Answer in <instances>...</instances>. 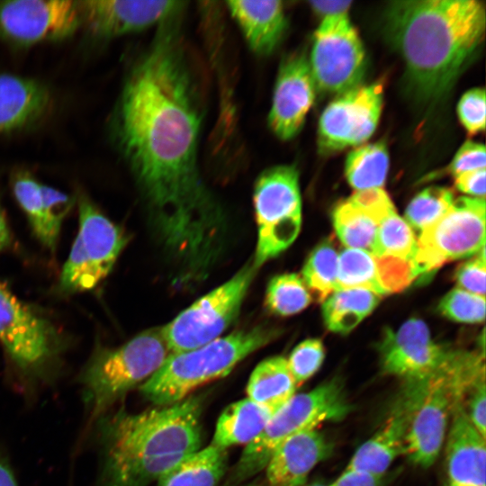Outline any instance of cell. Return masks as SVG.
<instances>
[{"instance_id":"cell-1","label":"cell","mask_w":486,"mask_h":486,"mask_svg":"<svg viewBox=\"0 0 486 486\" xmlns=\"http://www.w3.org/2000/svg\"><path fill=\"white\" fill-rule=\"evenodd\" d=\"M179 14L158 25L127 73L112 135L162 243L191 272H199L218 256L225 221L198 167L203 109Z\"/></svg>"},{"instance_id":"cell-2","label":"cell","mask_w":486,"mask_h":486,"mask_svg":"<svg viewBox=\"0 0 486 486\" xmlns=\"http://www.w3.org/2000/svg\"><path fill=\"white\" fill-rule=\"evenodd\" d=\"M485 7L476 0L394 1L384 30L403 58L409 85L419 101L442 98L484 39Z\"/></svg>"},{"instance_id":"cell-3","label":"cell","mask_w":486,"mask_h":486,"mask_svg":"<svg viewBox=\"0 0 486 486\" xmlns=\"http://www.w3.org/2000/svg\"><path fill=\"white\" fill-rule=\"evenodd\" d=\"M202 400L178 402L141 412L106 413L94 429L100 466L96 486H148L201 449Z\"/></svg>"},{"instance_id":"cell-4","label":"cell","mask_w":486,"mask_h":486,"mask_svg":"<svg viewBox=\"0 0 486 486\" xmlns=\"http://www.w3.org/2000/svg\"><path fill=\"white\" fill-rule=\"evenodd\" d=\"M277 335V329L260 325L220 337L189 351L170 354L140 386V392L155 406L178 402L202 385L228 375L238 363Z\"/></svg>"},{"instance_id":"cell-5","label":"cell","mask_w":486,"mask_h":486,"mask_svg":"<svg viewBox=\"0 0 486 486\" xmlns=\"http://www.w3.org/2000/svg\"><path fill=\"white\" fill-rule=\"evenodd\" d=\"M169 355L162 328L147 329L118 347L96 346L77 377L87 428L131 389L148 380Z\"/></svg>"},{"instance_id":"cell-6","label":"cell","mask_w":486,"mask_h":486,"mask_svg":"<svg viewBox=\"0 0 486 486\" xmlns=\"http://www.w3.org/2000/svg\"><path fill=\"white\" fill-rule=\"evenodd\" d=\"M0 342L23 392L52 382L66 340L58 328L0 281Z\"/></svg>"},{"instance_id":"cell-7","label":"cell","mask_w":486,"mask_h":486,"mask_svg":"<svg viewBox=\"0 0 486 486\" xmlns=\"http://www.w3.org/2000/svg\"><path fill=\"white\" fill-rule=\"evenodd\" d=\"M483 359L480 354L456 350L443 368L428 377L403 452L411 463L427 468L437 459L455 404L485 377Z\"/></svg>"},{"instance_id":"cell-8","label":"cell","mask_w":486,"mask_h":486,"mask_svg":"<svg viewBox=\"0 0 486 486\" xmlns=\"http://www.w3.org/2000/svg\"><path fill=\"white\" fill-rule=\"evenodd\" d=\"M350 410L351 404L338 378L294 394L273 414L258 436L246 445L222 486H239L265 470L276 447L292 435L318 428L324 422L342 420Z\"/></svg>"},{"instance_id":"cell-9","label":"cell","mask_w":486,"mask_h":486,"mask_svg":"<svg viewBox=\"0 0 486 486\" xmlns=\"http://www.w3.org/2000/svg\"><path fill=\"white\" fill-rule=\"evenodd\" d=\"M253 202L257 242L253 266L257 269L289 248L302 225L299 172L295 166H274L256 178Z\"/></svg>"},{"instance_id":"cell-10","label":"cell","mask_w":486,"mask_h":486,"mask_svg":"<svg viewBox=\"0 0 486 486\" xmlns=\"http://www.w3.org/2000/svg\"><path fill=\"white\" fill-rule=\"evenodd\" d=\"M256 270L252 263L243 266L162 327L170 354L189 351L220 338L238 317Z\"/></svg>"},{"instance_id":"cell-11","label":"cell","mask_w":486,"mask_h":486,"mask_svg":"<svg viewBox=\"0 0 486 486\" xmlns=\"http://www.w3.org/2000/svg\"><path fill=\"white\" fill-rule=\"evenodd\" d=\"M485 198L461 196L433 225L419 232L411 260L416 277L485 248Z\"/></svg>"},{"instance_id":"cell-12","label":"cell","mask_w":486,"mask_h":486,"mask_svg":"<svg viewBox=\"0 0 486 486\" xmlns=\"http://www.w3.org/2000/svg\"><path fill=\"white\" fill-rule=\"evenodd\" d=\"M309 64L317 92L339 95L361 85L366 56L348 14L322 18Z\"/></svg>"},{"instance_id":"cell-13","label":"cell","mask_w":486,"mask_h":486,"mask_svg":"<svg viewBox=\"0 0 486 486\" xmlns=\"http://www.w3.org/2000/svg\"><path fill=\"white\" fill-rule=\"evenodd\" d=\"M383 87L376 82L339 94L322 112L318 146L328 155L365 142L374 132L382 109Z\"/></svg>"},{"instance_id":"cell-14","label":"cell","mask_w":486,"mask_h":486,"mask_svg":"<svg viewBox=\"0 0 486 486\" xmlns=\"http://www.w3.org/2000/svg\"><path fill=\"white\" fill-rule=\"evenodd\" d=\"M81 22L79 2L76 1L0 2V38L18 46L65 39Z\"/></svg>"},{"instance_id":"cell-15","label":"cell","mask_w":486,"mask_h":486,"mask_svg":"<svg viewBox=\"0 0 486 486\" xmlns=\"http://www.w3.org/2000/svg\"><path fill=\"white\" fill-rule=\"evenodd\" d=\"M378 351L383 373L404 381L431 376L456 352L434 341L425 322L418 319L407 320L396 330L386 329Z\"/></svg>"},{"instance_id":"cell-16","label":"cell","mask_w":486,"mask_h":486,"mask_svg":"<svg viewBox=\"0 0 486 486\" xmlns=\"http://www.w3.org/2000/svg\"><path fill=\"white\" fill-rule=\"evenodd\" d=\"M427 378L405 380L385 420L354 454L346 469L383 475L403 454L415 410L425 391Z\"/></svg>"},{"instance_id":"cell-17","label":"cell","mask_w":486,"mask_h":486,"mask_svg":"<svg viewBox=\"0 0 486 486\" xmlns=\"http://www.w3.org/2000/svg\"><path fill=\"white\" fill-rule=\"evenodd\" d=\"M317 94L309 59L295 52L285 57L275 80L268 124L282 140L294 138L303 126Z\"/></svg>"},{"instance_id":"cell-18","label":"cell","mask_w":486,"mask_h":486,"mask_svg":"<svg viewBox=\"0 0 486 486\" xmlns=\"http://www.w3.org/2000/svg\"><path fill=\"white\" fill-rule=\"evenodd\" d=\"M182 1H79L82 22L90 32L103 39L141 32L180 14Z\"/></svg>"},{"instance_id":"cell-19","label":"cell","mask_w":486,"mask_h":486,"mask_svg":"<svg viewBox=\"0 0 486 486\" xmlns=\"http://www.w3.org/2000/svg\"><path fill=\"white\" fill-rule=\"evenodd\" d=\"M333 451L318 428L298 432L284 440L265 467L267 486H303L308 475Z\"/></svg>"},{"instance_id":"cell-20","label":"cell","mask_w":486,"mask_h":486,"mask_svg":"<svg viewBox=\"0 0 486 486\" xmlns=\"http://www.w3.org/2000/svg\"><path fill=\"white\" fill-rule=\"evenodd\" d=\"M486 438L472 424L463 400L452 412L446 447L449 483L485 486Z\"/></svg>"},{"instance_id":"cell-21","label":"cell","mask_w":486,"mask_h":486,"mask_svg":"<svg viewBox=\"0 0 486 486\" xmlns=\"http://www.w3.org/2000/svg\"><path fill=\"white\" fill-rule=\"evenodd\" d=\"M79 230L77 238L100 284L112 271L127 243L122 229L104 216L85 195L78 198Z\"/></svg>"},{"instance_id":"cell-22","label":"cell","mask_w":486,"mask_h":486,"mask_svg":"<svg viewBox=\"0 0 486 486\" xmlns=\"http://www.w3.org/2000/svg\"><path fill=\"white\" fill-rule=\"evenodd\" d=\"M226 5L254 53L267 56L275 50L288 22L282 1L238 0L228 1Z\"/></svg>"},{"instance_id":"cell-23","label":"cell","mask_w":486,"mask_h":486,"mask_svg":"<svg viewBox=\"0 0 486 486\" xmlns=\"http://www.w3.org/2000/svg\"><path fill=\"white\" fill-rule=\"evenodd\" d=\"M50 105V93L40 82L0 74V133L25 128L38 121Z\"/></svg>"},{"instance_id":"cell-24","label":"cell","mask_w":486,"mask_h":486,"mask_svg":"<svg viewBox=\"0 0 486 486\" xmlns=\"http://www.w3.org/2000/svg\"><path fill=\"white\" fill-rule=\"evenodd\" d=\"M275 411L248 398L230 403L217 420L211 445L228 449L249 444L263 431Z\"/></svg>"},{"instance_id":"cell-25","label":"cell","mask_w":486,"mask_h":486,"mask_svg":"<svg viewBox=\"0 0 486 486\" xmlns=\"http://www.w3.org/2000/svg\"><path fill=\"white\" fill-rule=\"evenodd\" d=\"M297 387L287 359L274 356L261 361L251 373L247 398L277 410L295 394Z\"/></svg>"},{"instance_id":"cell-26","label":"cell","mask_w":486,"mask_h":486,"mask_svg":"<svg viewBox=\"0 0 486 486\" xmlns=\"http://www.w3.org/2000/svg\"><path fill=\"white\" fill-rule=\"evenodd\" d=\"M227 464V449L209 445L165 473L158 486H217L226 473Z\"/></svg>"},{"instance_id":"cell-27","label":"cell","mask_w":486,"mask_h":486,"mask_svg":"<svg viewBox=\"0 0 486 486\" xmlns=\"http://www.w3.org/2000/svg\"><path fill=\"white\" fill-rule=\"evenodd\" d=\"M381 295L365 289H341L323 302L322 316L327 328L345 334L355 328L377 306Z\"/></svg>"},{"instance_id":"cell-28","label":"cell","mask_w":486,"mask_h":486,"mask_svg":"<svg viewBox=\"0 0 486 486\" xmlns=\"http://www.w3.org/2000/svg\"><path fill=\"white\" fill-rule=\"evenodd\" d=\"M332 219L337 236L346 248L371 253L382 221L376 214L349 197L335 207Z\"/></svg>"},{"instance_id":"cell-29","label":"cell","mask_w":486,"mask_h":486,"mask_svg":"<svg viewBox=\"0 0 486 486\" xmlns=\"http://www.w3.org/2000/svg\"><path fill=\"white\" fill-rule=\"evenodd\" d=\"M389 169L388 149L383 142L357 147L348 153L345 174L356 192L382 188Z\"/></svg>"},{"instance_id":"cell-30","label":"cell","mask_w":486,"mask_h":486,"mask_svg":"<svg viewBox=\"0 0 486 486\" xmlns=\"http://www.w3.org/2000/svg\"><path fill=\"white\" fill-rule=\"evenodd\" d=\"M354 288L385 294L378 280L374 256L365 250L345 248L338 254L336 290Z\"/></svg>"},{"instance_id":"cell-31","label":"cell","mask_w":486,"mask_h":486,"mask_svg":"<svg viewBox=\"0 0 486 486\" xmlns=\"http://www.w3.org/2000/svg\"><path fill=\"white\" fill-rule=\"evenodd\" d=\"M338 269V253L329 240L321 242L309 256L302 278L319 302L336 291Z\"/></svg>"},{"instance_id":"cell-32","label":"cell","mask_w":486,"mask_h":486,"mask_svg":"<svg viewBox=\"0 0 486 486\" xmlns=\"http://www.w3.org/2000/svg\"><path fill=\"white\" fill-rule=\"evenodd\" d=\"M417 251V239L407 221L396 211L389 213L379 224L371 254L374 256H392L412 260Z\"/></svg>"},{"instance_id":"cell-33","label":"cell","mask_w":486,"mask_h":486,"mask_svg":"<svg viewBox=\"0 0 486 486\" xmlns=\"http://www.w3.org/2000/svg\"><path fill=\"white\" fill-rule=\"evenodd\" d=\"M311 296L302 278L296 274L274 276L268 284L266 294L267 309L279 316H290L304 310Z\"/></svg>"},{"instance_id":"cell-34","label":"cell","mask_w":486,"mask_h":486,"mask_svg":"<svg viewBox=\"0 0 486 486\" xmlns=\"http://www.w3.org/2000/svg\"><path fill=\"white\" fill-rule=\"evenodd\" d=\"M454 200V193L448 188H426L407 206L405 220L419 233L436 222L449 210Z\"/></svg>"},{"instance_id":"cell-35","label":"cell","mask_w":486,"mask_h":486,"mask_svg":"<svg viewBox=\"0 0 486 486\" xmlns=\"http://www.w3.org/2000/svg\"><path fill=\"white\" fill-rule=\"evenodd\" d=\"M13 192L25 212L34 236L46 248L47 231L41 195V184L26 171H18L12 180Z\"/></svg>"},{"instance_id":"cell-36","label":"cell","mask_w":486,"mask_h":486,"mask_svg":"<svg viewBox=\"0 0 486 486\" xmlns=\"http://www.w3.org/2000/svg\"><path fill=\"white\" fill-rule=\"evenodd\" d=\"M98 284L80 240L76 237L69 256L62 268L58 288L63 292L74 293L92 290Z\"/></svg>"},{"instance_id":"cell-37","label":"cell","mask_w":486,"mask_h":486,"mask_svg":"<svg viewBox=\"0 0 486 486\" xmlns=\"http://www.w3.org/2000/svg\"><path fill=\"white\" fill-rule=\"evenodd\" d=\"M438 310L452 320L463 323H480L485 317V298L455 288L441 300Z\"/></svg>"},{"instance_id":"cell-38","label":"cell","mask_w":486,"mask_h":486,"mask_svg":"<svg viewBox=\"0 0 486 486\" xmlns=\"http://www.w3.org/2000/svg\"><path fill=\"white\" fill-rule=\"evenodd\" d=\"M40 188L47 231L46 248L53 251L57 247L62 222L72 208L73 199L49 185L41 184Z\"/></svg>"},{"instance_id":"cell-39","label":"cell","mask_w":486,"mask_h":486,"mask_svg":"<svg viewBox=\"0 0 486 486\" xmlns=\"http://www.w3.org/2000/svg\"><path fill=\"white\" fill-rule=\"evenodd\" d=\"M324 357L325 349L319 339H306L294 347L287 364L296 384L310 378L320 368Z\"/></svg>"},{"instance_id":"cell-40","label":"cell","mask_w":486,"mask_h":486,"mask_svg":"<svg viewBox=\"0 0 486 486\" xmlns=\"http://www.w3.org/2000/svg\"><path fill=\"white\" fill-rule=\"evenodd\" d=\"M380 285L385 294L407 288L416 277L410 260L392 256H374Z\"/></svg>"},{"instance_id":"cell-41","label":"cell","mask_w":486,"mask_h":486,"mask_svg":"<svg viewBox=\"0 0 486 486\" xmlns=\"http://www.w3.org/2000/svg\"><path fill=\"white\" fill-rule=\"evenodd\" d=\"M457 113L460 122L470 134L485 129L486 101L483 88H472L463 94Z\"/></svg>"},{"instance_id":"cell-42","label":"cell","mask_w":486,"mask_h":486,"mask_svg":"<svg viewBox=\"0 0 486 486\" xmlns=\"http://www.w3.org/2000/svg\"><path fill=\"white\" fill-rule=\"evenodd\" d=\"M485 248L474 258L461 265L456 273L455 280L460 289L484 297L486 261Z\"/></svg>"},{"instance_id":"cell-43","label":"cell","mask_w":486,"mask_h":486,"mask_svg":"<svg viewBox=\"0 0 486 486\" xmlns=\"http://www.w3.org/2000/svg\"><path fill=\"white\" fill-rule=\"evenodd\" d=\"M463 404L472 424L486 438L485 377L480 379L468 390Z\"/></svg>"},{"instance_id":"cell-44","label":"cell","mask_w":486,"mask_h":486,"mask_svg":"<svg viewBox=\"0 0 486 486\" xmlns=\"http://www.w3.org/2000/svg\"><path fill=\"white\" fill-rule=\"evenodd\" d=\"M486 150L484 145L473 141H466L457 150L449 165V173L454 176L476 169L485 168Z\"/></svg>"},{"instance_id":"cell-45","label":"cell","mask_w":486,"mask_h":486,"mask_svg":"<svg viewBox=\"0 0 486 486\" xmlns=\"http://www.w3.org/2000/svg\"><path fill=\"white\" fill-rule=\"evenodd\" d=\"M486 168L464 172L454 176V184L461 192L477 198H485Z\"/></svg>"},{"instance_id":"cell-46","label":"cell","mask_w":486,"mask_h":486,"mask_svg":"<svg viewBox=\"0 0 486 486\" xmlns=\"http://www.w3.org/2000/svg\"><path fill=\"white\" fill-rule=\"evenodd\" d=\"M384 475L366 471L345 469V471L328 486H384Z\"/></svg>"},{"instance_id":"cell-47","label":"cell","mask_w":486,"mask_h":486,"mask_svg":"<svg viewBox=\"0 0 486 486\" xmlns=\"http://www.w3.org/2000/svg\"><path fill=\"white\" fill-rule=\"evenodd\" d=\"M351 1H310V7L322 18L333 15L347 14Z\"/></svg>"},{"instance_id":"cell-48","label":"cell","mask_w":486,"mask_h":486,"mask_svg":"<svg viewBox=\"0 0 486 486\" xmlns=\"http://www.w3.org/2000/svg\"><path fill=\"white\" fill-rule=\"evenodd\" d=\"M0 486H19L8 457L0 447Z\"/></svg>"},{"instance_id":"cell-49","label":"cell","mask_w":486,"mask_h":486,"mask_svg":"<svg viewBox=\"0 0 486 486\" xmlns=\"http://www.w3.org/2000/svg\"><path fill=\"white\" fill-rule=\"evenodd\" d=\"M12 241L10 229L0 203V251L7 248Z\"/></svg>"},{"instance_id":"cell-50","label":"cell","mask_w":486,"mask_h":486,"mask_svg":"<svg viewBox=\"0 0 486 486\" xmlns=\"http://www.w3.org/2000/svg\"><path fill=\"white\" fill-rule=\"evenodd\" d=\"M243 486H266V485H264L261 482H251V483L245 484Z\"/></svg>"},{"instance_id":"cell-51","label":"cell","mask_w":486,"mask_h":486,"mask_svg":"<svg viewBox=\"0 0 486 486\" xmlns=\"http://www.w3.org/2000/svg\"><path fill=\"white\" fill-rule=\"evenodd\" d=\"M308 486H328V485L320 483V482H315V483L310 484Z\"/></svg>"},{"instance_id":"cell-52","label":"cell","mask_w":486,"mask_h":486,"mask_svg":"<svg viewBox=\"0 0 486 486\" xmlns=\"http://www.w3.org/2000/svg\"><path fill=\"white\" fill-rule=\"evenodd\" d=\"M447 486H458V485H454V484H452V483H448Z\"/></svg>"}]
</instances>
